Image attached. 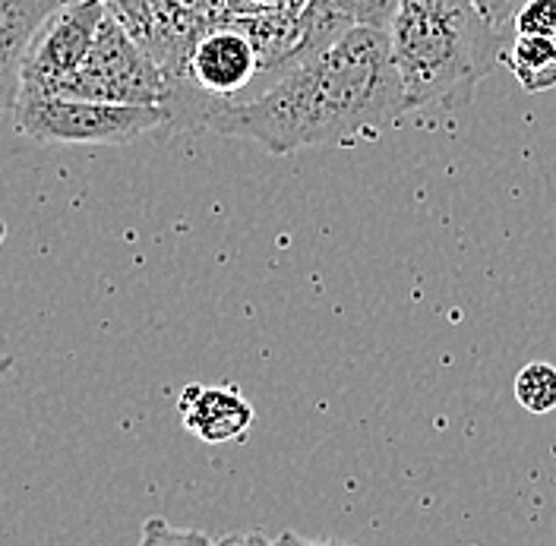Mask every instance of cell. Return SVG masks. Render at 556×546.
Instances as JSON below:
<instances>
[{"mask_svg":"<svg viewBox=\"0 0 556 546\" xmlns=\"http://www.w3.org/2000/svg\"><path fill=\"white\" fill-rule=\"evenodd\" d=\"M276 546H348V544H336V541H307V537H301V534H294V531H285V534H278Z\"/></svg>","mask_w":556,"mask_h":546,"instance_id":"15","label":"cell"},{"mask_svg":"<svg viewBox=\"0 0 556 546\" xmlns=\"http://www.w3.org/2000/svg\"><path fill=\"white\" fill-rule=\"evenodd\" d=\"M172 92L174 82L168 69L152 58V51H142V45L127 33L124 20L108 7V16L102 20V29L96 35V45L86 54V61L48 96L168 107Z\"/></svg>","mask_w":556,"mask_h":546,"instance_id":"4","label":"cell"},{"mask_svg":"<svg viewBox=\"0 0 556 546\" xmlns=\"http://www.w3.org/2000/svg\"><path fill=\"white\" fill-rule=\"evenodd\" d=\"M3 240H7V225L0 221V246H3ZM13 367H16V357H13V354H3V357H0V379L10 373Z\"/></svg>","mask_w":556,"mask_h":546,"instance_id":"16","label":"cell"},{"mask_svg":"<svg viewBox=\"0 0 556 546\" xmlns=\"http://www.w3.org/2000/svg\"><path fill=\"white\" fill-rule=\"evenodd\" d=\"M108 16L104 0H70L48 16L23 67L20 92H51L86 61Z\"/></svg>","mask_w":556,"mask_h":546,"instance_id":"5","label":"cell"},{"mask_svg":"<svg viewBox=\"0 0 556 546\" xmlns=\"http://www.w3.org/2000/svg\"><path fill=\"white\" fill-rule=\"evenodd\" d=\"M263 69L260 45L241 29H208L184 58V79L206 99L235 102Z\"/></svg>","mask_w":556,"mask_h":546,"instance_id":"6","label":"cell"},{"mask_svg":"<svg viewBox=\"0 0 556 546\" xmlns=\"http://www.w3.org/2000/svg\"><path fill=\"white\" fill-rule=\"evenodd\" d=\"M513 392L528 414H551L556 410V367L544 360L521 367L513 382Z\"/></svg>","mask_w":556,"mask_h":546,"instance_id":"10","label":"cell"},{"mask_svg":"<svg viewBox=\"0 0 556 546\" xmlns=\"http://www.w3.org/2000/svg\"><path fill=\"white\" fill-rule=\"evenodd\" d=\"M212 546H276L263 531H243V534H228L212 541Z\"/></svg>","mask_w":556,"mask_h":546,"instance_id":"14","label":"cell"},{"mask_svg":"<svg viewBox=\"0 0 556 546\" xmlns=\"http://www.w3.org/2000/svg\"><path fill=\"white\" fill-rule=\"evenodd\" d=\"M471 7L478 10V16L484 20L493 33L503 35V29L513 23V16L519 13L521 0H471Z\"/></svg>","mask_w":556,"mask_h":546,"instance_id":"13","label":"cell"},{"mask_svg":"<svg viewBox=\"0 0 556 546\" xmlns=\"http://www.w3.org/2000/svg\"><path fill=\"white\" fill-rule=\"evenodd\" d=\"M70 0H0V120L13 114L33 41Z\"/></svg>","mask_w":556,"mask_h":546,"instance_id":"8","label":"cell"},{"mask_svg":"<svg viewBox=\"0 0 556 546\" xmlns=\"http://www.w3.org/2000/svg\"><path fill=\"white\" fill-rule=\"evenodd\" d=\"M20 134L41 145H127L174 127L165 104H117L20 92L13 107Z\"/></svg>","mask_w":556,"mask_h":546,"instance_id":"3","label":"cell"},{"mask_svg":"<svg viewBox=\"0 0 556 546\" xmlns=\"http://www.w3.org/2000/svg\"><path fill=\"white\" fill-rule=\"evenodd\" d=\"M405 117L386 29L351 26L285 61L263 92L208 104L200 127L256 142L273 155H291L377 139Z\"/></svg>","mask_w":556,"mask_h":546,"instance_id":"1","label":"cell"},{"mask_svg":"<svg viewBox=\"0 0 556 546\" xmlns=\"http://www.w3.org/2000/svg\"><path fill=\"white\" fill-rule=\"evenodd\" d=\"M386 38L405 114L468 104L503 54L471 0H395Z\"/></svg>","mask_w":556,"mask_h":546,"instance_id":"2","label":"cell"},{"mask_svg":"<svg viewBox=\"0 0 556 546\" xmlns=\"http://www.w3.org/2000/svg\"><path fill=\"white\" fill-rule=\"evenodd\" d=\"M137 546H212V541L197 528H174L165 518H146Z\"/></svg>","mask_w":556,"mask_h":546,"instance_id":"11","label":"cell"},{"mask_svg":"<svg viewBox=\"0 0 556 546\" xmlns=\"http://www.w3.org/2000/svg\"><path fill=\"white\" fill-rule=\"evenodd\" d=\"M180 423L190 436L208 445L243 443L253 430L256 410L235 385H187L177 398Z\"/></svg>","mask_w":556,"mask_h":546,"instance_id":"7","label":"cell"},{"mask_svg":"<svg viewBox=\"0 0 556 546\" xmlns=\"http://www.w3.org/2000/svg\"><path fill=\"white\" fill-rule=\"evenodd\" d=\"M500 64H506L525 92H551L556 89V41L538 35H516L509 48H503Z\"/></svg>","mask_w":556,"mask_h":546,"instance_id":"9","label":"cell"},{"mask_svg":"<svg viewBox=\"0 0 556 546\" xmlns=\"http://www.w3.org/2000/svg\"><path fill=\"white\" fill-rule=\"evenodd\" d=\"M513 26L516 35H538L556 41V0H521Z\"/></svg>","mask_w":556,"mask_h":546,"instance_id":"12","label":"cell"}]
</instances>
